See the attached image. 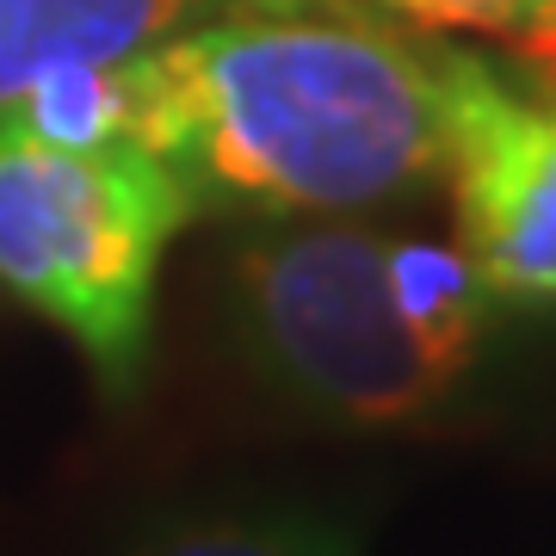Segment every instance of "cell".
I'll return each mask as SVG.
<instances>
[{"mask_svg": "<svg viewBox=\"0 0 556 556\" xmlns=\"http://www.w3.org/2000/svg\"><path fill=\"white\" fill-rule=\"evenodd\" d=\"M137 124H142L137 56L50 68L0 112L7 137L50 142V149H142Z\"/></svg>", "mask_w": 556, "mask_h": 556, "instance_id": "6", "label": "cell"}, {"mask_svg": "<svg viewBox=\"0 0 556 556\" xmlns=\"http://www.w3.org/2000/svg\"><path fill=\"white\" fill-rule=\"evenodd\" d=\"M229 0H0V112L68 62H124L155 50Z\"/></svg>", "mask_w": 556, "mask_h": 556, "instance_id": "5", "label": "cell"}, {"mask_svg": "<svg viewBox=\"0 0 556 556\" xmlns=\"http://www.w3.org/2000/svg\"><path fill=\"white\" fill-rule=\"evenodd\" d=\"M137 142L192 204L328 217L439 174L433 43L365 13H254L137 50Z\"/></svg>", "mask_w": 556, "mask_h": 556, "instance_id": "1", "label": "cell"}, {"mask_svg": "<svg viewBox=\"0 0 556 556\" xmlns=\"http://www.w3.org/2000/svg\"><path fill=\"white\" fill-rule=\"evenodd\" d=\"M507 38H514V50L526 56V68L556 93V0H526V13L514 20Z\"/></svg>", "mask_w": 556, "mask_h": 556, "instance_id": "10", "label": "cell"}, {"mask_svg": "<svg viewBox=\"0 0 556 556\" xmlns=\"http://www.w3.org/2000/svg\"><path fill=\"white\" fill-rule=\"evenodd\" d=\"M229 7H254V13H353V0H229Z\"/></svg>", "mask_w": 556, "mask_h": 556, "instance_id": "11", "label": "cell"}, {"mask_svg": "<svg viewBox=\"0 0 556 556\" xmlns=\"http://www.w3.org/2000/svg\"><path fill=\"white\" fill-rule=\"evenodd\" d=\"M236 316L278 383L358 427L433 415L457 383L390 291V236L365 223L260 229L236 254Z\"/></svg>", "mask_w": 556, "mask_h": 556, "instance_id": "3", "label": "cell"}, {"mask_svg": "<svg viewBox=\"0 0 556 556\" xmlns=\"http://www.w3.org/2000/svg\"><path fill=\"white\" fill-rule=\"evenodd\" d=\"M390 291H396L408 328L433 346V358H445L464 378L470 358H477L482 328H489V309H495L470 254L457 241L390 236Z\"/></svg>", "mask_w": 556, "mask_h": 556, "instance_id": "7", "label": "cell"}, {"mask_svg": "<svg viewBox=\"0 0 556 556\" xmlns=\"http://www.w3.org/2000/svg\"><path fill=\"white\" fill-rule=\"evenodd\" d=\"M396 13L420 25H470V31H514V20L526 13V0H396Z\"/></svg>", "mask_w": 556, "mask_h": 556, "instance_id": "9", "label": "cell"}, {"mask_svg": "<svg viewBox=\"0 0 556 556\" xmlns=\"http://www.w3.org/2000/svg\"><path fill=\"white\" fill-rule=\"evenodd\" d=\"M390 7H396V0H390Z\"/></svg>", "mask_w": 556, "mask_h": 556, "instance_id": "12", "label": "cell"}, {"mask_svg": "<svg viewBox=\"0 0 556 556\" xmlns=\"http://www.w3.org/2000/svg\"><path fill=\"white\" fill-rule=\"evenodd\" d=\"M439 62V174L489 298L556 303V93L526 100L477 50Z\"/></svg>", "mask_w": 556, "mask_h": 556, "instance_id": "4", "label": "cell"}, {"mask_svg": "<svg viewBox=\"0 0 556 556\" xmlns=\"http://www.w3.org/2000/svg\"><path fill=\"white\" fill-rule=\"evenodd\" d=\"M142 556H353L309 519H211L149 544Z\"/></svg>", "mask_w": 556, "mask_h": 556, "instance_id": "8", "label": "cell"}, {"mask_svg": "<svg viewBox=\"0 0 556 556\" xmlns=\"http://www.w3.org/2000/svg\"><path fill=\"white\" fill-rule=\"evenodd\" d=\"M192 211L186 179L149 149H50L0 130V285L118 390L142 365L161 254Z\"/></svg>", "mask_w": 556, "mask_h": 556, "instance_id": "2", "label": "cell"}]
</instances>
